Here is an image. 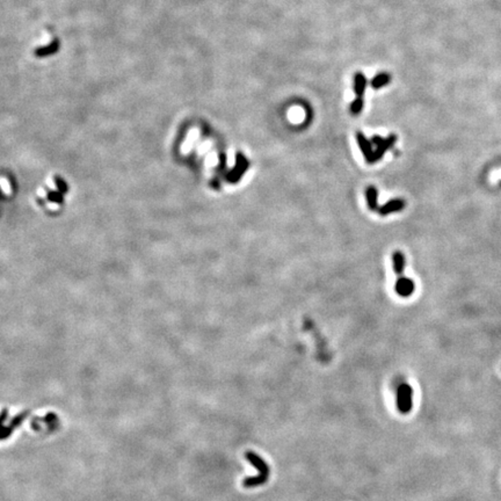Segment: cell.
I'll return each instance as SVG.
<instances>
[{
  "instance_id": "30bf717a",
  "label": "cell",
  "mask_w": 501,
  "mask_h": 501,
  "mask_svg": "<svg viewBox=\"0 0 501 501\" xmlns=\"http://www.w3.org/2000/svg\"><path fill=\"white\" fill-rule=\"evenodd\" d=\"M377 197H378V193H377V189L375 187H369L367 189V202L368 207H369L370 210H376L377 209Z\"/></svg>"
},
{
  "instance_id": "9c48e42d",
  "label": "cell",
  "mask_w": 501,
  "mask_h": 501,
  "mask_svg": "<svg viewBox=\"0 0 501 501\" xmlns=\"http://www.w3.org/2000/svg\"><path fill=\"white\" fill-rule=\"evenodd\" d=\"M392 260H394V268L396 274L401 275L404 271L405 268V256L401 252H396L394 256H392Z\"/></svg>"
},
{
  "instance_id": "7c38bea8",
  "label": "cell",
  "mask_w": 501,
  "mask_h": 501,
  "mask_svg": "<svg viewBox=\"0 0 501 501\" xmlns=\"http://www.w3.org/2000/svg\"><path fill=\"white\" fill-rule=\"evenodd\" d=\"M362 108H363V98L355 99V100L353 101L351 104V111H352L353 115H357V114H360Z\"/></svg>"
},
{
  "instance_id": "4fadbf2b",
  "label": "cell",
  "mask_w": 501,
  "mask_h": 501,
  "mask_svg": "<svg viewBox=\"0 0 501 501\" xmlns=\"http://www.w3.org/2000/svg\"><path fill=\"white\" fill-rule=\"evenodd\" d=\"M58 50V43H52V44L49 46V48H44V49H40V50L36 51V55L39 56H45V55H50L52 54V52L57 51Z\"/></svg>"
},
{
  "instance_id": "8992f818",
  "label": "cell",
  "mask_w": 501,
  "mask_h": 501,
  "mask_svg": "<svg viewBox=\"0 0 501 501\" xmlns=\"http://www.w3.org/2000/svg\"><path fill=\"white\" fill-rule=\"evenodd\" d=\"M29 414V411H24V412H22L21 414H18V416H15L13 419H12V421L9 422V425H6L2 427V431H1V438L2 440H5V438H7L9 435L13 433V431L17 427H19L22 423V421L24 419H26V417Z\"/></svg>"
},
{
  "instance_id": "5b68a950",
  "label": "cell",
  "mask_w": 501,
  "mask_h": 501,
  "mask_svg": "<svg viewBox=\"0 0 501 501\" xmlns=\"http://www.w3.org/2000/svg\"><path fill=\"white\" fill-rule=\"evenodd\" d=\"M356 137L358 146H360L362 153L364 154L366 160L369 164H374V153H375V151H373V148H371V142L369 139H367L366 136L362 134V132H357Z\"/></svg>"
},
{
  "instance_id": "5bb4252c",
  "label": "cell",
  "mask_w": 501,
  "mask_h": 501,
  "mask_svg": "<svg viewBox=\"0 0 501 501\" xmlns=\"http://www.w3.org/2000/svg\"><path fill=\"white\" fill-rule=\"evenodd\" d=\"M1 418H2V423H5L6 419H7V410H6V408H4V410H2Z\"/></svg>"
},
{
  "instance_id": "7a4b0ae2",
  "label": "cell",
  "mask_w": 501,
  "mask_h": 501,
  "mask_svg": "<svg viewBox=\"0 0 501 501\" xmlns=\"http://www.w3.org/2000/svg\"><path fill=\"white\" fill-rule=\"evenodd\" d=\"M412 395L413 390L411 385L403 383L398 386L397 390V407L401 414H407L412 410Z\"/></svg>"
},
{
  "instance_id": "277c9868",
  "label": "cell",
  "mask_w": 501,
  "mask_h": 501,
  "mask_svg": "<svg viewBox=\"0 0 501 501\" xmlns=\"http://www.w3.org/2000/svg\"><path fill=\"white\" fill-rule=\"evenodd\" d=\"M396 292L398 293L399 296L401 297H408L411 296L414 292V282L411 278L408 277H400L398 278L397 282H396Z\"/></svg>"
},
{
  "instance_id": "3957f363",
  "label": "cell",
  "mask_w": 501,
  "mask_h": 501,
  "mask_svg": "<svg viewBox=\"0 0 501 501\" xmlns=\"http://www.w3.org/2000/svg\"><path fill=\"white\" fill-rule=\"evenodd\" d=\"M396 139H397V137H396L395 135L389 136V137L385 139L380 138V137H378V136H375V137L373 138V143L376 145V151H375V153H374V163L378 162L379 159H382V157L384 156L386 150L391 147L392 145L396 143Z\"/></svg>"
},
{
  "instance_id": "ba28073f",
  "label": "cell",
  "mask_w": 501,
  "mask_h": 501,
  "mask_svg": "<svg viewBox=\"0 0 501 501\" xmlns=\"http://www.w3.org/2000/svg\"><path fill=\"white\" fill-rule=\"evenodd\" d=\"M354 89L356 92L357 98H362L364 94V89H366L367 86V79L366 77L363 76V73H356L354 78Z\"/></svg>"
},
{
  "instance_id": "6da1fadb",
  "label": "cell",
  "mask_w": 501,
  "mask_h": 501,
  "mask_svg": "<svg viewBox=\"0 0 501 501\" xmlns=\"http://www.w3.org/2000/svg\"><path fill=\"white\" fill-rule=\"evenodd\" d=\"M245 457H246V459L249 460V462L252 464L253 466H254V468L258 469L259 476H256V477L246 478L243 482L244 487L252 488L255 486H260V485H264L265 482L268 480L269 472H271V469H269L268 464L266 463L265 460L259 456V455L253 453V451H246Z\"/></svg>"
},
{
  "instance_id": "52a82bcc",
  "label": "cell",
  "mask_w": 501,
  "mask_h": 501,
  "mask_svg": "<svg viewBox=\"0 0 501 501\" xmlns=\"http://www.w3.org/2000/svg\"><path fill=\"white\" fill-rule=\"evenodd\" d=\"M404 207H405V202L403 200L396 199V200H391V201H389V202H386L384 206L380 207L378 211L382 216H386V215H389V213L400 211V210L404 209Z\"/></svg>"
},
{
  "instance_id": "8fae6325",
  "label": "cell",
  "mask_w": 501,
  "mask_h": 501,
  "mask_svg": "<svg viewBox=\"0 0 501 501\" xmlns=\"http://www.w3.org/2000/svg\"><path fill=\"white\" fill-rule=\"evenodd\" d=\"M390 79L391 78H390L388 73H379L371 80V86L375 89H378L380 87H383V86H385L386 84L390 82Z\"/></svg>"
}]
</instances>
